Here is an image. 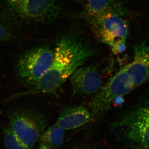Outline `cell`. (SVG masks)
Masks as SVG:
<instances>
[{"label": "cell", "mask_w": 149, "mask_h": 149, "mask_svg": "<svg viewBox=\"0 0 149 149\" xmlns=\"http://www.w3.org/2000/svg\"><path fill=\"white\" fill-rule=\"evenodd\" d=\"M54 56V50L47 46L27 51L17 63V73L20 80L31 86L35 85L49 71Z\"/></svg>", "instance_id": "obj_3"}, {"label": "cell", "mask_w": 149, "mask_h": 149, "mask_svg": "<svg viewBox=\"0 0 149 149\" xmlns=\"http://www.w3.org/2000/svg\"><path fill=\"white\" fill-rule=\"evenodd\" d=\"M73 93L77 95L97 93L102 87V81L96 66L80 68L70 77Z\"/></svg>", "instance_id": "obj_8"}, {"label": "cell", "mask_w": 149, "mask_h": 149, "mask_svg": "<svg viewBox=\"0 0 149 149\" xmlns=\"http://www.w3.org/2000/svg\"><path fill=\"white\" fill-rule=\"evenodd\" d=\"M91 119V114L85 107L73 106L61 111L56 124L65 130H72L85 125Z\"/></svg>", "instance_id": "obj_10"}, {"label": "cell", "mask_w": 149, "mask_h": 149, "mask_svg": "<svg viewBox=\"0 0 149 149\" xmlns=\"http://www.w3.org/2000/svg\"><path fill=\"white\" fill-rule=\"evenodd\" d=\"M126 41L123 40L120 41L111 47L113 53L117 55L125 52L126 49Z\"/></svg>", "instance_id": "obj_14"}, {"label": "cell", "mask_w": 149, "mask_h": 149, "mask_svg": "<svg viewBox=\"0 0 149 149\" xmlns=\"http://www.w3.org/2000/svg\"><path fill=\"white\" fill-rule=\"evenodd\" d=\"M10 38V32L7 27L0 22V44L6 42Z\"/></svg>", "instance_id": "obj_13"}, {"label": "cell", "mask_w": 149, "mask_h": 149, "mask_svg": "<svg viewBox=\"0 0 149 149\" xmlns=\"http://www.w3.org/2000/svg\"><path fill=\"white\" fill-rule=\"evenodd\" d=\"M123 96H120V97H117L116 99L114 100L113 102V104H115L116 105H120L122 104L123 102Z\"/></svg>", "instance_id": "obj_15"}, {"label": "cell", "mask_w": 149, "mask_h": 149, "mask_svg": "<svg viewBox=\"0 0 149 149\" xmlns=\"http://www.w3.org/2000/svg\"><path fill=\"white\" fill-rule=\"evenodd\" d=\"M80 2L87 18L107 14L130 16L132 13L121 0H80Z\"/></svg>", "instance_id": "obj_9"}, {"label": "cell", "mask_w": 149, "mask_h": 149, "mask_svg": "<svg viewBox=\"0 0 149 149\" xmlns=\"http://www.w3.org/2000/svg\"><path fill=\"white\" fill-rule=\"evenodd\" d=\"M122 17L107 14L88 17V19L96 37L102 42L111 47L116 43L127 40L128 25Z\"/></svg>", "instance_id": "obj_6"}, {"label": "cell", "mask_w": 149, "mask_h": 149, "mask_svg": "<svg viewBox=\"0 0 149 149\" xmlns=\"http://www.w3.org/2000/svg\"><path fill=\"white\" fill-rule=\"evenodd\" d=\"M3 135L7 149H29L19 139L10 127L4 129Z\"/></svg>", "instance_id": "obj_12"}, {"label": "cell", "mask_w": 149, "mask_h": 149, "mask_svg": "<svg viewBox=\"0 0 149 149\" xmlns=\"http://www.w3.org/2000/svg\"><path fill=\"white\" fill-rule=\"evenodd\" d=\"M125 67L135 88L149 82V42L145 40L136 44L133 61Z\"/></svg>", "instance_id": "obj_7"}, {"label": "cell", "mask_w": 149, "mask_h": 149, "mask_svg": "<svg viewBox=\"0 0 149 149\" xmlns=\"http://www.w3.org/2000/svg\"><path fill=\"white\" fill-rule=\"evenodd\" d=\"M10 8L20 18L43 22L56 18L60 14L58 0H6Z\"/></svg>", "instance_id": "obj_4"}, {"label": "cell", "mask_w": 149, "mask_h": 149, "mask_svg": "<svg viewBox=\"0 0 149 149\" xmlns=\"http://www.w3.org/2000/svg\"><path fill=\"white\" fill-rule=\"evenodd\" d=\"M11 129L20 141L29 149H32L41 136L44 127L43 118L33 111L17 110L9 118Z\"/></svg>", "instance_id": "obj_5"}, {"label": "cell", "mask_w": 149, "mask_h": 149, "mask_svg": "<svg viewBox=\"0 0 149 149\" xmlns=\"http://www.w3.org/2000/svg\"><path fill=\"white\" fill-rule=\"evenodd\" d=\"M94 53L92 48L79 38L73 36L62 37L54 50L53 61L49 71L30 89L14 95L11 99L56 91Z\"/></svg>", "instance_id": "obj_1"}, {"label": "cell", "mask_w": 149, "mask_h": 149, "mask_svg": "<svg viewBox=\"0 0 149 149\" xmlns=\"http://www.w3.org/2000/svg\"><path fill=\"white\" fill-rule=\"evenodd\" d=\"M65 130L56 124L49 127L41 134L38 149H56L63 144Z\"/></svg>", "instance_id": "obj_11"}, {"label": "cell", "mask_w": 149, "mask_h": 149, "mask_svg": "<svg viewBox=\"0 0 149 149\" xmlns=\"http://www.w3.org/2000/svg\"><path fill=\"white\" fill-rule=\"evenodd\" d=\"M135 88L125 66L123 67L96 93L91 102L92 119L101 117L108 110L116 97L124 96Z\"/></svg>", "instance_id": "obj_2"}]
</instances>
